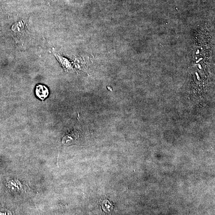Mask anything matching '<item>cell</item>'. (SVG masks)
Listing matches in <instances>:
<instances>
[{"label":"cell","mask_w":215,"mask_h":215,"mask_svg":"<svg viewBox=\"0 0 215 215\" xmlns=\"http://www.w3.org/2000/svg\"><path fill=\"white\" fill-rule=\"evenodd\" d=\"M35 94L37 97L44 100L49 95L48 88L44 85H37L36 87Z\"/></svg>","instance_id":"cell-1"},{"label":"cell","mask_w":215,"mask_h":215,"mask_svg":"<svg viewBox=\"0 0 215 215\" xmlns=\"http://www.w3.org/2000/svg\"><path fill=\"white\" fill-rule=\"evenodd\" d=\"M57 60L61 63L62 66H63L64 68L66 69L67 70H68L71 68V63L67 60L66 59L63 58L62 57H60V56H57Z\"/></svg>","instance_id":"cell-2"},{"label":"cell","mask_w":215,"mask_h":215,"mask_svg":"<svg viewBox=\"0 0 215 215\" xmlns=\"http://www.w3.org/2000/svg\"><path fill=\"white\" fill-rule=\"evenodd\" d=\"M196 75H197L198 79V80H200V77H199V76H198V73H196Z\"/></svg>","instance_id":"cell-3"}]
</instances>
